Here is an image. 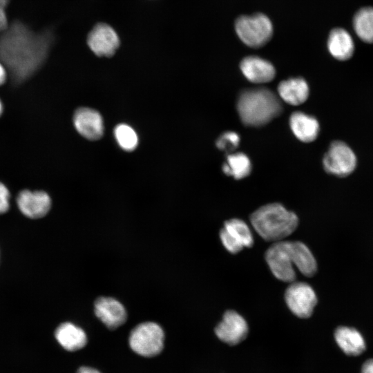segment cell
Instances as JSON below:
<instances>
[{"mask_svg": "<svg viewBox=\"0 0 373 373\" xmlns=\"http://www.w3.org/2000/svg\"><path fill=\"white\" fill-rule=\"evenodd\" d=\"M266 261L274 276L285 283L294 282L296 278L288 241L276 242L265 253Z\"/></svg>", "mask_w": 373, "mask_h": 373, "instance_id": "7", "label": "cell"}, {"mask_svg": "<svg viewBox=\"0 0 373 373\" xmlns=\"http://www.w3.org/2000/svg\"><path fill=\"white\" fill-rule=\"evenodd\" d=\"M115 138L121 149L126 151L135 150L138 144L135 131L126 124H119L114 129Z\"/></svg>", "mask_w": 373, "mask_h": 373, "instance_id": "24", "label": "cell"}, {"mask_svg": "<svg viewBox=\"0 0 373 373\" xmlns=\"http://www.w3.org/2000/svg\"><path fill=\"white\" fill-rule=\"evenodd\" d=\"M235 29L241 41L251 48L265 45L273 34L271 21L262 13L239 17L236 20Z\"/></svg>", "mask_w": 373, "mask_h": 373, "instance_id": "5", "label": "cell"}, {"mask_svg": "<svg viewBox=\"0 0 373 373\" xmlns=\"http://www.w3.org/2000/svg\"><path fill=\"white\" fill-rule=\"evenodd\" d=\"M240 68L245 77L256 84L271 82L276 75L274 66L269 61L256 56L245 57Z\"/></svg>", "mask_w": 373, "mask_h": 373, "instance_id": "15", "label": "cell"}, {"mask_svg": "<svg viewBox=\"0 0 373 373\" xmlns=\"http://www.w3.org/2000/svg\"><path fill=\"white\" fill-rule=\"evenodd\" d=\"M73 124L77 131L87 140H97L104 134L103 119L96 110L86 107L78 108L73 115Z\"/></svg>", "mask_w": 373, "mask_h": 373, "instance_id": "13", "label": "cell"}, {"mask_svg": "<svg viewBox=\"0 0 373 373\" xmlns=\"http://www.w3.org/2000/svg\"><path fill=\"white\" fill-rule=\"evenodd\" d=\"M353 25L361 39L367 43H373V8L360 9L354 15Z\"/></svg>", "mask_w": 373, "mask_h": 373, "instance_id": "23", "label": "cell"}, {"mask_svg": "<svg viewBox=\"0 0 373 373\" xmlns=\"http://www.w3.org/2000/svg\"><path fill=\"white\" fill-rule=\"evenodd\" d=\"M278 93L280 99L287 104L298 106L307 99L309 89L304 79L290 78L280 82L278 86Z\"/></svg>", "mask_w": 373, "mask_h": 373, "instance_id": "17", "label": "cell"}, {"mask_svg": "<svg viewBox=\"0 0 373 373\" xmlns=\"http://www.w3.org/2000/svg\"><path fill=\"white\" fill-rule=\"evenodd\" d=\"M240 137L233 131L223 133L216 140V146L227 155L233 153L239 145Z\"/></svg>", "mask_w": 373, "mask_h": 373, "instance_id": "25", "label": "cell"}, {"mask_svg": "<svg viewBox=\"0 0 373 373\" xmlns=\"http://www.w3.org/2000/svg\"><path fill=\"white\" fill-rule=\"evenodd\" d=\"M285 300L291 312L301 318L311 316L317 303L315 291L303 282H292L285 291Z\"/></svg>", "mask_w": 373, "mask_h": 373, "instance_id": "8", "label": "cell"}, {"mask_svg": "<svg viewBox=\"0 0 373 373\" xmlns=\"http://www.w3.org/2000/svg\"><path fill=\"white\" fill-rule=\"evenodd\" d=\"M361 373H373V359H369L363 363Z\"/></svg>", "mask_w": 373, "mask_h": 373, "instance_id": "27", "label": "cell"}, {"mask_svg": "<svg viewBox=\"0 0 373 373\" xmlns=\"http://www.w3.org/2000/svg\"><path fill=\"white\" fill-rule=\"evenodd\" d=\"M119 38L115 30L108 24L99 23L89 32L87 44L98 57L113 56L119 46Z\"/></svg>", "mask_w": 373, "mask_h": 373, "instance_id": "10", "label": "cell"}, {"mask_svg": "<svg viewBox=\"0 0 373 373\" xmlns=\"http://www.w3.org/2000/svg\"><path fill=\"white\" fill-rule=\"evenodd\" d=\"M357 159L352 149L342 141L333 142L323 158L325 171L338 177L351 174L356 166Z\"/></svg>", "mask_w": 373, "mask_h": 373, "instance_id": "6", "label": "cell"}, {"mask_svg": "<svg viewBox=\"0 0 373 373\" xmlns=\"http://www.w3.org/2000/svg\"><path fill=\"white\" fill-rule=\"evenodd\" d=\"M250 222L264 240L276 242L282 241L296 230L298 219L281 204L271 203L255 211L250 216Z\"/></svg>", "mask_w": 373, "mask_h": 373, "instance_id": "3", "label": "cell"}, {"mask_svg": "<svg viewBox=\"0 0 373 373\" xmlns=\"http://www.w3.org/2000/svg\"><path fill=\"white\" fill-rule=\"evenodd\" d=\"M222 171L228 176L236 180L247 177L251 171L249 158L243 153H231L227 156L226 162L222 165Z\"/></svg>", "mask_w": 373, "mask_h": 373, "instance_id": "22", "label": "cell"}, {"mask_svg": "<svg viewBox=\"0 0 373 373\" xmlns=\"http://www.w3.org/2000/svg\"><path fill=\"white\" fill-rule=\"evenodd\" d=\"M77 373H101L99 370L87 366L80 367Z\"/></svg>", "mask_w": 373, "mask_h": 373, "instance_id": "29", "label": "cell"}, {"mask_svg": "<svg viewBox=\"0 0 373 373\" xmlns=\"http://www.w3.org/2000/svg\"><path fill=\"white\" fill-rule=\"evenodd\" d=\"M289 249L294 267L307 277L313 276L317 270V264L309 249L303 242L288 241Z\"/></svg>", "mask_w": 373, "mask_h": 373, "instance_id": "21", "label": "cell"}, {"mask_svg": "<svg viewBox=\"0 0 373 373\" xmlns=\"http://www.w3.org/2000/svg\"><path fill=\"white\" fill-rule=\"evenodd\" d=\"M7 77V72L4 66L0 62V86L4 84Z\"/></svg>", "mask_w": 373, "mask_h": 373, "instance_id": "30", "label": "cell"}, {"mask_svg": "<svg viewBox=\"0 0 373 373\" xmlns=\"http://www.w3.org/2000/svg\"><path fill=\"white\" fill-rule=\"evenodd\" d=\"M52 41L50 32L37 33L15 22L0 36V59L16 80H23L42 64Z\"/></svg>", "mask_w": 373, "mask_h": 373, "instance_id": "1", "label": "cell"}, {"mask_svg": "<svg viewBox=\"0 0 373 373\" xmlns=\"http://www.w3.org/2000/svg\"><path fill=\"white\" fill-rule=\"evenodd\" d=\"M20 211L26 217L38 219L44 217L51 207V199L44 191L23 190L17 197Z\"/></svg>", "mask_w": 373, "mask_h": 373, "instance_id": "12", "label": "cell"}, {"mask_svg": "<svg viewBox=\"0 0 373 373\" xmlns=\"http://www.w3.org/2000/svg\"><path fill=\"white\" fill-rule=\"evenodd\" d=\"M10 191L6 186L0 182V214L6 213L10 208Z\"/></svg>", "mask_w": 373, "mask_h": 373, "instance_id": "26", "label": "cell"}, {"mask_svg": "<svg viewBox=\"0 0 373 373\" xmlns=\"http://www.w3.org/2000/svg\"><path fill=\"white\" fill-rule=\"evenodd\" d=\"M9 0H0V8H5Z\"/></svg>", "mask_w": 373, "mask_h": 373, "instance_id": "31", "label": "cell"}, {"mask_svg": "<svg viewBox=\"0 0 373 373\" xmlns=\"http://www.w3.org/2000/svg\"><path fill=\"white\" fill-rule=\"evenodd\" d=\"M289 126L294 135L301 142H311L319 133L317 119L302 112H294L289 117Z\"/></svg>", "mask_w": 373, "mask_h": 373, "instance_id": "18", "label": "cell"}, {"mask_svg": "<svg viewBox=\"0 0 373 373\" xmlns=\"http://www.w3.org/2000/svg\"><path fill=\"white\" fill-rule=\"evenodd\" d=\"M236 107L242 122L255 127L267 124L283 112L280 97L267 88L242 90Z\"/></svg>", "mask_w": 373, "mask_h": 373, "instance_id": "2", "label": "cell"}, {"mask_svg": "<svg viewBox=\"0 0 373 373\" xmlns=\"http://www.w3.org/2000/svg\"><path fill=\"white\" fill-rule=\"evenodd\" d=\"M220 237L224 247L231 254H237L244 247H251L254 245L249 227L245 221L238 218L224 222Z\"/></svg>", "mask_w": 373, "mask_h": 373, "instance_id": "9", "label": "cell"}, {"mask_svg": "<svg viewBox=\"0 0 373 373\" xmlns=\"http://www.w3.org/2000/svg\"><path fill=\"white\" fill-rule=\"evenodd\" d=\"M164 330L157 323L144 322L135 326L130 333L128 344L137 354L144 357H153L164 348Z\"/></svg>", "mask_w": 373, "mask_h": 373, "instance_id": "4", "label": "cell"}, {"mask_svg": "<svg viewBox=\"0 0 373 373\" xmlns=\"http://www.w3.org/2000/svg\"><path fill=\"white\" fill-rule=\"evenodd\" d=\"M215 333L225 343L234 345L247 336L248 325L244 318L233 310L227 311L221 322L216 326Z\"/></svg>", "mask_w": 373, "mask_h": 373, "instance_id": "11", "label": "cell"}, {"mask_svg": "<svg viewBox=\"0 0 373 373\" xmlns=\"http://www.w3.org/2000/svg\"><path fill=\"white\" fill-rule=\"evenodd\" d=\"M96 316L109 329H115L126 321L127 313L123 305L111 297H99L95 301Z\"/></svg>", "mask_w": 373, "mask_h": 373, "instance_id": "14", "label": "cell"}, {"mask_svg": "<svg viewBox=\"0 0 373 373\" xmlns=\"http://www.w3.org/2000/svg\"><path fill=\"white\" fill-rule=\"evenodd\" d=\"M339 347L347 355L357 356L365 350V343L361 333L354 328L341 326L334 332Z\"/></svg>", "mask_w": 373, "mask_h": 373, "instance_id": "19", "label": "cell"}, {"mask_svg": "<svg viewBox=\"0 0 373 373\" xmlns=\"http://www.w3.org/2000/svg\"><path fill=\"white\" fill-rule=\"evenodd\" d=\"M55 336L59 344L69 352L83 348L88 341L85 332L70 322L60 324L55 329Z\"/></svg>", "mask_w": 373, "mask_h": 373, "instance_id": "16", "label": "cell"}, {"mask_svg": "<svg viewBox=\"0 0 373 373\" xmlns=\"http://www.w3.org/2000/svg\"><path fill=\"white\" fill-rule=\"evenodd\" d=\"M7 28V18L3 8H0V30Z\"/></svg>", "mask_w": 373, "mask_h": 373, "instance_id": "28", "label": "cell"}, {"mask_svg": "<svg viewBox=\"0 0 373 373\" xmlns=\"http://www.w3.org/2000/svg\"><path fill=\"white\" fill-rule=\"evenodd\" d=\"M3 112V104L1 103V101L0 100V116Z\"/></svg>", "mask_w": 373, "mask_h": 373, "instance_id": "32", "label": "cell"}, {"mask_svg": "<svg viewBox=\"0 0 373 373\" xmlns=\"http://www.w3.org/2000/svg\"><path fill=\"white\" fill-rule=\"evenodd\" d=\"M327 47L331 55L338 60L349 59L354 53V44L352 37L344 29H333L329 35Z\"/></svg>", "mask_w": 373, "mask_h": 373, "instance_id": "20", "label": "cell"}]
</instances>
